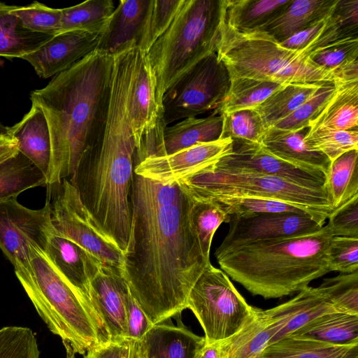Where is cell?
Wrapping results in <instances>:
<instances>
[{"label": "cell", "mask_w": 358, "mask_h": 358, "mask_svg": "<svg viewBox=\"0 0 358 358\" xmlns=\"http://www.w3.org/2000/svg\"><path fill=\"white\" fill-rule=\"evenodd\" d=\"M131 221L122 275L153 324L187 308L189 292L210 262L192 226L193 196L179 182L133 174Z\"/></svg>", "instance_id": "obj_1"}, {"label": "cell", "mask_w": 358, "mask_h": 358, "mask_svg": "<svg viewBox=\"0 0 358 358\" xmlns=\"http://www.w3.org/2000/svg\"><path fill=\"white\" fill-rule=\"evenodd\" d=\"M135 59L114 58L105 131L100 147L84 157L69 180L101 233L122 252L131 221L136 144L128 114Z\"/></svg>", "instance_id": "obj_2"}, {"label": "cell", "mask_w": 358, "mask_h": 358, "mask_svg": "<svg viewBox=\"0 0 358 358\" xmlns=\"http://www.w3.org/2000/svg\"><path fill=\"white\" fill-rule=\"evenodd\" d=\"M114 56L95 50L31 92L43 110L52 144L48 185L71 180L80 160L101 145L107 119Z\"/></svg>", "instance_id": "obj_3"}, {"label": "cell", "mask_w": 358, "mask_h": 358, "mask_svg": "<svg viewBox=\"0 0 358 358\" xmlns=\"http://www.w3.org/2000/svg\"><path fill=\"white\" fill-rule=\"evenodd\" d=\"M327 224L300 235L256 242L215 256L221 270L253 295L281 298L331 272Z\"/></svg>", "instance_id": "obj_4"}, {"label": "cell", "mask_w": 358, "mask_h": 358, "mask_svg": "<svg viewBox=\"0 0 358 358\" xmlns=\"http://www.w3.org/2000/svg\"><path fill=\"white\" fill-rule=\"evenodd\" d=\"M35 283L27 292L49 330L58 336L66 358H76L110 342L92 305L62 276L41 248L29 245Z\"/></svg>", "instance_id": "obj_5"}, {"label": "cell", "mask_w": 358, "mask_h": 358, "mask_svg": "<svg viewBox=\"0 0 358 358\" xmlns=\"http://www.w3.org/2000/svg\"><path fill=\"white\" fill-rule=\"evenodd\" d=\"M226 0H184L166 31L147 57L156 80V100L195 64L216 52Z\"/></svg>", "instance_id": "obj_6"}, {"label": "cell", "mask_w": 358, "mask_h": 358, "mask_svg": "<svg viewBox=\"0 0 358 358\" xmlns=\"http://www.w3.org/2000/svg\"><path fill=\"white\" fill-rule=\"evenodd\" d=\"M216 54L230 78L244 77L280 84L336 81L334 73L313 62L310 55L285 48L262 30H234L224 19Z\"/></svg>", "instance_id": "obj_7"}, {"label": "cell", "mask_w": 358, "mask_h": 358, "mask_svg": "<svg viewBox=\"0 0 358 358\" xmlns=\"http://www.w3.org/2000/svg\"><path fill=\"white\" fill-rule=\"evenodd\" d=\"M196 199L215 194L250 195L294 206L323 226L334 210L324 188H310L285 179L252 172L208 166L178 181Z\"/></svg>", "instance_id": "obj_8"}, {"label": "cell", "mask_w": 358, "mask_h": 358, "mask_svg": "<svg viewBox=\"0 0 358 358\" xmlns=\"http://www.w3.org/2000/svg\"><path fill=\"white\" fill-rule=\"evenodd\" d=\"M187 308L199 322L207 344L224 341L237 334L250 322L256 310L229 277L210 262L192 288Z\"/></svg>", "instance_id": "obj_9"}, {"label": "cell", "mask_w": 358, "mask_h": 358, "mask_svg": "<svg viewBox=\"0 0 358 358\" xmlns=\"http://www.w3.org/2000/svg\"><path fill=\"white\" fill-rule=\"evenodd\" d=\"M47 187L46 203L56 231L87 250L102 265L122 271L123 252L96 226L76 187L67 179Z\"/></svg>", "instance_id": "obj_10"}, {"label": "cell", "mask_w": 358, "mask_h": 358, "mask_svg": "<svg viewBox=\"0 0 358 358\" xmlns=\"http://www.w3.org/2000/svg\"><path fill=\"white\" fill-rule=\"evenodd\" d=\"M55 231L47 203L33 210L16 199L0 202V249L13 265L15 275L25 292L35 282L29 257V245L45 251Z\"/></svg>", "instance_id": "obj_11"}, {"label": "cell", "mask_w": 358, "mask_h": 358, "mask_svg": "<svg viewBox=\"0 0 358 358\" xmlns=\"http://www.w3.org/2000/svg\"><path fill=\"white\" fill-rule=\"evenodd\" d=\"M230 80L229 71L216 52L205 57L164 94L165 124L216 109L229 90Z\"/></svg>", "instance_id": "obj_12"}, {"label": "cell", "mask_w": 358, "mask_h": 358, "mask_svg": "<svg viewBox=\"0 0 358 358\" xmlns=\"http://www.w3.org/2000/svg\"><path fill=\"white\" fill-rule=\"evenodd\" d=\"M228 223V232L217 248L215 256L248 244L300 235L322 227L308 215L296 213L231 215Z\"/></svg>", "instance_id": "obj_13"}, {"label": "cell", "mask_w": 358, "mask_h": 358, "mask_svg": "<svg viewBox=\"0 0 358 358\" xmlns=\"http://www.w3.org/2000/svg\"><path fill=\"white\" fill-rule=\"evenodd\" d=\"M233 150L231 138L201 143L176 153L148 157L134 166L140 176L162 184H171L193 176L216 164Z\"/></svg>", "instance_id": "obj_14"}, {"label": "cell", "mask_w": 358, "mask_h": 358, "mask_svg": "<svg viewBox=\"0 0 358 358\" xmlns=\"http://www.w3.org/2000/svg\"><path fill=\"white\" fill-rule=\"evenodd\" d=\"M232 141V152L222 157L213 167L279 177L310 188L325 187V176L310 173L288 164L272 155L260 143Z\"/></svg>", "instance_id": "obj_15"}, {"label": "cell", "mask_w": 358, "mask_h": 358, "mask_svg": "<svg viewBox=\"0 0 358 358\" xmlns=\"http://www.w3.org/2000/svg\"><path fill=\"white\" fill-rule=\"evenodd\" d=\"M129 292L122 270L101 265L91 283L93 307L110 341L127 337V298Z\"/></svg>", "instance_id": "obj_16"}, {"label": "cell", "mask_w": 358, "mask_h": 358, "mask_svg": "<svg viewBox=\"0 0 358 358\" xmlns=\"http://www.w3.org/2000/svg\"><path fill=\"white\" fill-rule=\"evenodd\" d=\"M99 38L100 35L80 31L60 33L21 58L29 62L40 77L48 78L96 50Z\"/></svg>", "instance_id": "obj_17"}, {"label": "cell", "mask_w": 358, "mask_h": 358, "mask_svg": "<svg viewBox=\"0 0 358 358\" xmlns=\"http://www.w3.org/2000/svg\"><path fill=\"white\" fill-rule=\"evenodd\" d=\"M156 80L147 54L137 47L133 80L128 101V114L136 148L142 136L163 117L156 100Z\"/></svg>", "instance_id": "obj_18"}, {"label": "cell", "mask_w": 358, "mask_h": 358, "mask_svg": "<svg viewBox=\"0 0 358 358\" xmlns=\"http://www.w3.org/2000/svg\"><path fill=\"white\" fill-rule=\"evenodd\" d=\"M44 252L62 276L93 307L91 283L102 265L101 262L55 229L50 235Z\"/></svg>", "instance_id": "obj_19"}, {"label": "cell", "mask_w": 358, "mask_h": 358, "mask_svg": "<svg viewBox=\"0 0 358 358\" xmlns=\"http://www.w3.org/2000/svg\"><path fill=\"white\" fill-rule=\"evenodd\" d=\"M151 0H120L100 35L96 50L115 56L137 47Z\"/></svg>", "instance_id": "obj_20"}, {"label": "cell", "mask_w": 358, "mask_h": 358, "mask_svg": "<svg viewBox=\"0 0 358 358\" xmlns=\"http://www.w3.org/2000/svg\"><path fill=\"white\" fill-rule=\"evenodd\" d=\"M10 135L17 142L18 151L41 171L48 185L52 176V144L48 124L42 109L32 103L22 120L10 127Z\"/></svg>", "instance_id": "obj_21"}, {"label": "cell", "mask_w": 358, "mask_h": 358, "mask_svg": "<svg viewBox=\"0 0 358 358\" xmlns=\"http://www.w3.org/2000/svg\"><path fill=\"white\" fill-rule=\"evenodd\" d=\"M145 358H200L206 345L204 337L187 328L157 324L138 341Z\"/></svg>", "instance_id": "obj_22"}, {"label": "cell", "mask_w": 358, "mask_h": 358, "mask_svg": "<svg viewBox=\"0 0 358 358\" xmlns=\"http://www.w3.org/2000/svg\"><path fill=\"white\" fill-rule=\"evenodd\" d=\"M308 129L289 131L268 127L261 144L272 155L288 164L326 176L331 162L324 155L306 147L303 138Z\"/></svg>", "instance_id": "obj_23"}, {"label": "cell", "mask_w": 358, "mask_h": 358, "mask_svg": "<svg viewBox=\"0 0 358 358\" xmlns=\"http://www.w3.org/2000/svg\"><path fill=\"white\" fill-rule=\"evenodd\" d=\"M223 117L215 109L206 117H187L166 127L162 144L156 157L169 155L192 146L221 138Z\"/></svg>", "instance_id": "obj_24"}, {"label": "cell", "mask_w": 358, "mask_h": 358, "mask_svg": "<svg viewBox=\"0 0 358 358\" xmlns=\"http://www.w3.org/2000/svg\"><path fill=\"white\" fill-rule=\"evenodd\" d=\"M337 0H292L274 19L259 30L282 43L329 15Z\"/></svg>", "instance_id": "obj_25"}, {"label": "cell", "mask_w": 358, "mask_h": 358, "mask_svg": "<svg viewBox=\"0 0 358 358\" xmlns=\"http://www.w3.org/2000/svg\"><path fill=\"white\" fill-rule=\"evenodd\" d=\"M275 334L265 310L256 308L248 324L231 338L218 343L220 358H260Z\"/></svg>", "instance_id": "obj_26"}, {"label": "cell", "mask_w": 358, "mask_h": 358, "mask_svg": "<svg viewBox=\"0 0 358 358\" xmlns=\"http://www.w3.org/2000/svg\"><path fill=\"white\" fill-rule=\"evenodd\" d=\"M287 337L313 340L338 346L358 345V315L339 311L324 313Z\"/></svg>", "instance_id": "obj_27"}, {"label": "cell", "mask_w": 358, "mask_h": 358, "mask_svg": "<svg viewBox=\"0 0 358 358\" xmlns=\"http://www.w3.org/2000/svg\"><path fill=\"white\" fill-rule=\"evenodd\" d=\"M335 85V94L310 122L308 129H357L358 81Z\"/></svg>", "instance_id": "obj_28"}, {"label": "cell", "mask_w": 358, "mask_h": 358, "mask_svg": "<svg viewBox=\"0 0 358 358\" xmlns=\"http://www.w3.org/2000/svg\"><path fill=\"white\" fill-rule=\"evenodd\" d=\"M292 0H226L224 22L234 30H259L280 14Z\"/></svg>", "instance_id": "obj_29"}, {"label": "cell", "mask_w": 358, "mask_h": 358, "mask_svg": "<svg viewBox=\"0 0 358 358\" xmlns=\"http://www.w3.org/2000/svg\"><path fill=\"white\" fill-rule=\"evenodd\" d=\"M15 7L0 2V57L21 58L54 36L34 32L24 27L20 20L11 13Z\"/></svg>", "instance_id": "obj_30"}, {"label": "cell", "mask_w": 358, "mask_h": 358, "mask_svg": "<svg viewBox=\"0 0 358 358\" xmlns=\"http://www.w3.org/2000/svg\"><path fill=\"white\" fill-rule=\"evenodd\" d=\"M47 185L41 171L20 151L0 161V202L16 199L27 189Z\"/></svg>", "instance_id": "obj_31"}, {"label": "cell", "mask_w": 358, "mask_h": 358, "mask_svg": "<svg viewBox=\"0 0 358 358\" xmlns=\"http://www.w3.org/2000/svg\"><path fill=\"white\" fill-rule=\"evenodd\" d=\"M260 358H358V345L338 346L285 337L266 347Z\"/></svg>", "instance_id": "obj_32"}, {"label": "cell", "mask_w": 358, "mask_h": 358, "mask_svg": "<svg viewBox=\"0 0 358 358\" xmlns=\"http://www.w3.org/2000/svg\"><path fill=\"white\" fill-rule=\"evenodd\" d=\"M323 83L285 84L254 109L267 129L292 114L314 95Z\"/></svg>", "instance_id": "obj_33"}, {"label": "cell", "mask_w": 358, "mask_h": 358, "mask_svg": "<svg viewBox=\"0 0 358 358\" xmlns=\"http://www.w3.org/2000/svg\"><path fill=\"white\" fill-rule=\"evenodd\" d=\"M358 150L331 162L324 187L334 210L358 194Z\"/></svg>", "instance_id": "obj_34"}, {"label": "cell", "mask_w": 358, "mask_h": 358, "mask_svg": "<svg viewBox=\"0 0 358 358\" xmlns=\"http://www.w3.org/2000/svg\"><path fill=\"white\" fill-rule=\"evenodd\" d=\"M114 10L112 0H88L62 8L61 33L80 31L101 35Z\"/></svg>", "instance_id": "obj_35"}, {"label": "cell", "mask_w": 358, "mask_h": 358, "mask_svg": "<svg viewBox=\"0 0 358 358\" xmlns=\"http://www.w3.org/2000/svg\"><path fill=\"white\" fill-rule=\"evenodd\" d=\"M229 90L219 106V114L254 109L285 84L238 77L230 78Z\"/></svg>", "instance_id": "obj_36"}, {"label": "cell", "mask_w": 358, "mask_h": 358, "mask_svg": "<svg viewBox=\"0 0 358 358\" xmlns=\"http://www.w3.org/2000/svg\"><path fill=\"white\" fill-rule=\"evenodd\" d=\"M197 199H207L217 202L229 216H247L272 213L307 214L302 210L289 203L256 196L215 194Z\"/></svg>", "instance_id": "obj_37"}, {"label": "cell", "mask_w": 358, "mask_h": 358, "mask_svg": "<svg viewBox=\"0 0 358 358\" xmlns=\"http://www.w3.org/2000/svg\"><path fill=\"white\" fill-rule=\"evenodd\" d=\"M190 218L203 255L206 259H210V250L213 236L221 224L229 222L230 216L217 202L194 198Z\"/></svg>", "instance_id": "obj_38"}, {"label": "cell", "mask_w": 358, "mask_h": 358, "mask_svg": "<svg viewBox=\"0 0 358 358\" xmlns=\"http://www.w3.org/2000/svg\"><path fill=\"white\" fill-rule=\"evenodd\" d=\"M303 141L308 149L324 155L332 162L350 150H358V131L308 129Z\"/></svg>", "instance_id": "obj_39"}, {"label": "cell", "mask_w": 358, "mask_h": 358, "mask_svg": "<svg viewBox=\"0 0 358 358\" xmlns=\"http://www.w3.org/2000/svg\"><path fill=\"white\" fill-rule=\"evenodd\" d=\"M342 38L331 11L327 17L280 43L288 50L303 51L310 55L315 50Z\"/></svg>", "instance_id": "obj_40"}, {"label": "cell", "mask_w": 358, "mask_h": 358, "mask_svg": "<svg viewBox=\"0 0 358 358\" xmlns=\"http://www.w3.org/2000/svg\"><path fill=\"white\" fill-rule=\"evenodd\" d=\"M317 289L338 311L358 315V271L325 278Z\"/></svg>", "instance_id": "obj_41"}, {"label": "cell", "mask_w": 358, "mask_h": 358, "mask_svg": "<svg viewBox=\"0 0 358 358\" xmlns=\"http://www.w3.org/2000/svg\"><path fill=\"white\" fill-rule=\"evenodd\" d=\"M184 0H151L145 24L137 47L148 53L155 41L166 31Z\"/></svg>", "instance_id": "obj_42"}, {"label": "cell", "mask_w": 358, "mask_h": 358, "mask_svg": "<svg viewBox=\"0 0 358 358\" xmlns=\"http://www.w3.org/2000/svg\"><path fill=\"white\" fill-rule=\"evenodd\" d=\"M220 115L223 117L221 138H231L232 140L262 143L266 128L255 109H243Z\"/></svg>", "instance_id": "obj_43"}, {"label": "cell", "mask_w": 358, "mask_h": 358, "mask_svg": "<svg viewBox=\"0 0 358 358\" xmlns=\"http://www.w3.org/2000/svg\"><path fill=\"white\" fill-rule=\"evenodd\" d=\"M310 57L318 66L333 72L337 80L342 70L358 62V37L336 40L315 50Z\"/></svg>", "instance_id": "obj_44"}, {"label": "cell", "mask_w": 358, "mask_h": 358, "mask_svg": "<svg viewBox=\"0 0 358 358\" xmlns=\"http://www.w3.org/2000/svg\"><path fill=\"white\" fill-rule=\"evenodd\" d=\"M336 90L334 83H324L308 100L272 127L289 131H297L308 128L310 122L319 115L334 96Z\"/></svg>", "instance_id": "obj_45"}, {"label": "cell", "mask_w": 358, "mask_h": 358, "mask_svg": "<svg viewBox=\"0 0 358 358\" xmlns=\"http://www.w3.org/2000/svg\"><path fill=\"white\" fill-rule=\"evenodd\" d=\"M27 29L37 33L55 36L62 31V9H55L35 1L16 6L11 11Z\"/></svg>", "instance_id": "obj_46"}, {"label": "cell", "mask_w": 358, "mask_h": 358, "mask_svg": "<svg viewBox=\"0 0 358 358\" xmlns=\"http://www.w3.org/2000/svg\"><path fill=\"white\" fill-rule=\"evenodd\" d=\"M0 358H40L38 345L33 331L19 326L1 328Z\"/></svg>", "instance_id": "obj_47"}, {"label": "cell", "mask_w": 358, "mask_h": 358, "mask_svg": "<svg viewBox=\"0 0 358 358\" xmlns=\"http://www.w3.org/2000/svg\"><path fill=\"white\" fill-rule=\"evenodd\" d=\"M330 271L351 273L358 271V238L333 236L328 250Z\"/></svg>", "instance_id": "obj_48"}, {"label": "cell", "mask_w": 358, "mask_h": 358, "mask_svg": "<svg viewBox=\"0 0 358 358\" xmlns=\"http://www.w3.org/2000/svg\"><path fill=\"white\" fill-rule=\"evenodd\" d=\"M327 220L334 236L358 238V194L334 209Z\"/></svg>", "instance_id": "obj_49"}, {"label": "cell", "mask_w": 358, "mask_h": 358, "mask_svg": "<svg viewBox=\"0 0 358 358\" xmlns=\"http://www.w3.org/2000/svg\"><path fill=\"white\" fill-rule=\"evenodd\" d=\"M332 15L343 38L358 37V0H337Z\"/></svg>", "instance_id": "obj_50"}, {"label": "cell", "mask_w": 358, "mask_h": 358, "mask_svg": "<svg viewBox=\"0 0 358 358\" xmlns=\"http://www.w3.org/2000/svg\"><path fill=\"white\" fill-rule=\"evenodd\" d=\"M127 337L140 341L154 325L141 309L130 291L127 298Z\"/></svg>", "instance_id": "obj_51"}, {"label": "cell", "mask_w": 358, "mask_h": 358, "mask_svg": "<svg viewBox=\"0 0 358 358\" xmlns=\"http://www.w3.org/2000/svg\"><path fill=\"white\" fill-rule=\"evenodd\" d=\"M125 339L110 341L87 352L84 358H120Z\"/></svg>", "instance_id": "obj_52"}, {"label": "cell", "mask_w": 358, "mask_h": 358, "mask_svg": "<svg viewBox=\"0 0 358 358\" xmlns=\"http://www.w3.org/2000/svg\"><path fill=\"white\" fill-rule=\"evenodd\" d=\"M17 150V142L10 135L0 136V161Z\"/></svg>", "instance_id": "obj_53"}, {"label": "cell", "mask_w": 358, "mask_h": 358, "mask_svg": "<svg viewBox=\"0 0 358 358\" xmlns=\"http://www.w3.org/2000/svg\"><path fill=\"white\" fill-rule=\"evenodd\" d=\"M138 341L126 338L122 347L120 358H137Z\"/></svg>", "instance_id": "obj_54"}, {"label": "cell", "mask_w": 358, "mask_h": 358, "mask_svg": "<svg viewBox=\"0 0 358 358\" xmlns=\"http://www.w3.org/2000/svg\"><path fill=\"white\" fill-rule=\"evenodd\" d=\"M10 135V127L0 123V136Z\"/></svg>", "instance_id": "obj_55"}, {"label": "cell", "mask_w": 358, "mask_h": 358, "mask_svg": "<svg viewBox=\"0 0 358 358\" xmlns=\"http://www.w3.org/2000/svg\"><path fill=\"white\" fill-rule=\"evenodd\" d=\"M137 358H145L141 349H140L139 342H138V350Z\"/></svg>", "instance_id": "obj_56"}]
</instances>
